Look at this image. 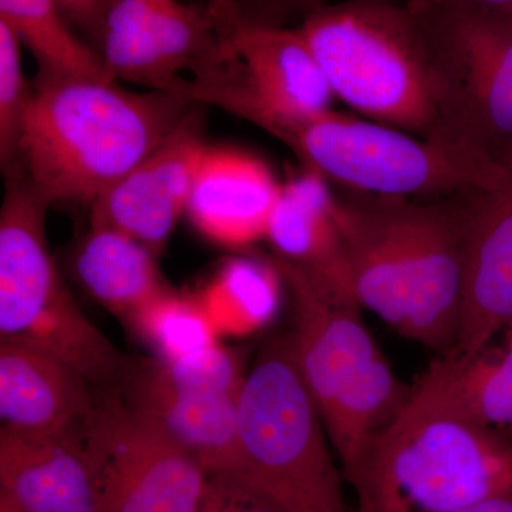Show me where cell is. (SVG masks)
<instances>
[{
	"label": "cell",
	"mask_w": 512,
	"mask_h": 512,
	"mask_svg": "<svg viewBox=\"0 0 512 512\" xmlns=\"http://www.w3.org/2000/svg\"><path fill=\"white\" fill-rule=\"evenodd\" d=\"M195 106L181 94L130 92L111 80L39 76L10 168H18L52 207L59 202L92 207Z\"/></svg>",
	"instance_id": "6da1fadb"
},
{
	"label": "cell",
	"mask_w": 512,
	"mask_h": 512,
	"mask_svg": "<svg viewBox=\"0 0 512 512\" xmlns=\"http://www.w3.org/2000/svg\"><path fill=\"white\" fill-rule=\"evenodd\" d=\"M336 99L426 140L451 136L447 87L429 20L400 0L330 3L296 26Z\"/></svg>",
	"instance_id": "7a4b0ae2"
},
{
	"label": "cell",
	"mask_w": 512,
	"mask_h": 512,
	"mask_svg": "<svg viewBox=\"0 0 512 512\" xmlns=\"http://www.w3.org/2000/svg\"><path fill=\"white\" fill-rule=\"evenodd\" d=\"M349 483L356 512H454L512 495V441L417 384Z\"/></svg>",
	"instance_id": "3957f363"
},
{
	"label": "cell",
	"mask_w": 512,
	"mask_h": 512,
	"mask_svg": "<svg viewBox=\"0 0 512 512\" xmlns=\"http://www.w3.org/2000/svg\"><path fill=\"white\" fill-rule=\"evenodd\" d=\"M272 261L291 296L293 359L349 481L412 390L377 348L352 292L275 256Z\"/></svg>",
	"instance_id": "277c9868"
},
{
	"label": "cell",
	"mask_w": 512,
	"mask_h": 512,
	"mask_svg": "<svg viewBox=\"0 0 512 512\" xmlns=\"http://www.w3.org/2000/svg\"><path fill=\"white\" fill-rule=\"evenodd\" d=\"M325 424L289 336L269 343L238 402V476L282 512H348Z\"/></svg>",
	"instance_id": "5b68a950"
},
{
	"label": "cell",
	"mask_w": 512,
	"mask_h": 512,
	"mask_svg": "<svg viewBox=\"0 0 512 512\" xmlns=\"http://www.w3.org/2000/svg\"><path fill=\"white\" fill-rule=\"evenodd\" d=\"M279 141L303 167L346 191L410 200H443L504 180V161L466 144L426 140L328 110L299 121Z\"/></svg>",
	"instance_id": "8992f818"
},
{
	"label": "cell",
	"mask_w": 512,
	"mask_h": 512,
	"mask_svg": "<svg viewBox=\"0 0 512 512\" xmlns=\"http://www.w3.org/2000/svg\"><path fill=\"white\" fill-rule=\"evenodd\" d=\"M220 42L181 94L279 138L299 121L332 110L325 73L296 28L217 20Z\"/></svg>",
	"instance_id": "52a82bcc"
},
{
	"label": "cell",
	"mask_w": 512,
	"mask_h": 512,
	"mask_svg": "<svg viewBox=\"0 0 512 512\" xmlns=\"http://www.w3.org/2000/svg\"><path fill=\"white\" fill-rule=\"evenodd\" d=\"M96 480L99 512H197L210 473L127 409L113 393L97 399L74 430Z\"/></svg>",
	"instance_id": "ba28073f"
},
{
	"label": "cell",
	"mask_w": 512,
	"mask_h": 512,
	"mask_svg": "<svg viewBox=\"0 0 512 512\" xmlns=\"http://www.w3.org/2000/svg\"><path fill=\"white\" fill-rule=\"evenodd\" d=\"M412 3L439 47L451 136L501 161L512 147V16Z\"/></svg>",
	"instance_id": "9c48e42d"
},
{
	"label": "cell",
	"mask_w": 512,
	"mask_h": 512,
	"mask_svg": "<svg viewBox=\"0 0 512 512\" xmlns=\"http://www.w3.org/2000/svg\"><path fill=\"white\" fill-rule=\"evenodd\" d=\"M0 210V339L39 346L84 313L57 271L47 245L52 205L18 168L6 171Z\"/></svg>",
	"instance_id": "30bf717a"
},
{
	"label": "cell",
	"mask_w": 512,
	"mask_h": 512,
	"mask_svg": "<svg viewBox=\"0 0 512 512\" xmlns=\"http://www.w3.org/2000/svg\"><path fill=\"white\" fill-rule=\"evenodd\" d=\"M218 42L217 19L205 5L114 0L104 19L99 52L113 82L181 94Z\"/></svg>",
	"instance_id": "8fae6325"
},
{
	"label": "cell",
	"mask_w": 512,
	"mask_h": 512,
	"mask_svg": "<svg viewBox=\"0 0 512 512\" xmlns=\"http://www.w3.org/2000/svg\"><path fill=\"white\" fill-rule=\"evenodd\" d=\"M473 192L407 201L412 299L403 335L453 352L464 299L468 218Z\"/></svg>",
	"instance_id": "7c38bea8"
},
{
	"label": "cell",
	"mask_w": 512,
	"mask_h": 512,
	"mask_svg": "<svg viewBox=\"0 0 512 512\" xmlns=\"http://www.w3.org/2000/svg\"><path fill=\"white\" fill-rule=\"evenodd\" d=\"M198 111L178 126L144 160L101 194L92 210V228L113 229L158 255L187 214L195 175L208 144Z\"/></svg>",
	"instance_id": "4fadbf2b"
},
{
	"label": "cell",
	"mask_w": 512,
	"mask_h": 512,
	"mask_svg": "<svg viewBox=\"0 0 512 512\" xmlns=\"http://www.w3.org/2000/svg\"><path fill=\"white\" fill-rule=\"evenodd\" d=\"M346 192L338 197V218L350 291L403 335L412 299L409 198Z\"/></svg>",
	"instance_id": "5bb4252c"
},
{
	"label": "cell",
	"mask_w": 512,
	"mask_h": 512,
	"mask_svg": "<svg viewBox=\"0 0 512 512\" xmlns=\"http://www.w3.org/2000/svg\"><path fill=\"white\" fill-rule=\"evenodd\" d=\"M127 409L157 427L210 474L239 470V394L214 396L175 386L160 360L128 362L111 386Z\"/></svg>",
	"instance_id": "9a60e30c"
},
{
	"label": "cell",
	"mask_w": 512,
	"mask_h": 512,
	"mask_svg": "<svg viewBox=\"0 0 512 512\" xmlns=\"http://www.w3.org/2000/svg\"><path fill=\"white\" fill-rule=\"evenodd\" d=\"M504 180L471 198L463 309L453 355L474 356L512 328V147Z\"/></svg>",
	"instance_id": "2e32d148"
},
{
	"label": "cell",
	"mask_w": 512,
	"mask_h": 512,
	"mask_svg": "<svg viewBox=\"0 0 512 512\" xmlns=\"http://www.w3.org/2000/svg\"><path fill=\"white\" fill-rule=\"evenodd\" d=\"M282 185L261 158L235 148L208 146L185 215L212 242L248 247L265 239Z\"/></svg>",
	"instance_id": "e0dca14e"
},
{
	"label": "cell",
	"mask_w": 512,
	"mask_h": 512,
	"mask_svg": "<svg viewBox=\"0 0 512 512\" xmlns=\"http://www.w3.org/2000/svg\"><path fill=\"white\" fill-rule=\"evenodd\" d=\"M93 384L57 357L18 340L0 339L2 427L66 436L97 406Z\"/></svg>",
	"instance_id": "ac0fdd59"
},
{
	"label": "cell",
	"mask_w": 512,
	"mask_h": 512,
	"mask_svg": "<svg viewBox=\"0 0 512 512\" xmlns=\"http://www.w3.org/2000/svg\"><path fill=\"white\" fill-rule=\"evenodd\" d=\"M0 493L25 512H99L93 468L73 434L2 427Z\"/></svg>",
	"instance_id": "d6986e66"
},
{
	"label": "cell",
	"mask_w": 512,
	"mask_h": 512,
	"mask_svg": "<svg viewBox=\"0 0 512 512\" xmlns=\"http://www.w3.org/2000/svg\"><path fill=\"white\" fill-rule=\"evenodd\" d=\"M265 239L275 258L350 291L338 195L319 174L305 168L282 185Z\"/></svg>",
	"instance_id": "ffe728a7"
},
{
	"label": "cell",
	"mask_w": 512,
	"mask_h": 512,
	"mask_svg": "<svg viewBox=\"0 0 512 512\" xmlns=\"http://www.w3.org/2000/svg\"><path fill=\"white\" fill-rule=\"evenodd\" d=\"M74 269L97 302L128 322L148 303L173 292L157 255L113 229L92 228L77 248Z\"/></svg>",
	"instance_id": "44dd1931"
},
{
	"label": "cell",
	"mask_w": 512,
	"mask_h": 512,
	"mask_svg": "<svg viewBox=\"0 0 512 512\" xmlns=\"http://www.w3.org/2000/svg\"><path fill=\"white\" fill-rule=\"evenodd\" d=\"M501 349L436 360L419 386L450 409L485 424L512 429V328Z\"/></svg>",
	"instance_id": "7402d4cb"
},
{
	"label": "cell",
	"mask_w": 512,
	"mask_h": 512,
	"mask_svg": "<svg viewBox=\"0 0 512 512\" xmlns=\"http://www.w3.org/2000/svg\"><path fill=\"white\" fill-rule=\"evenodd\" d=\"M0 22L28 47L39 76L110 80L99 50L74 32L55 0H0Z\"/></svg>",
	"instance_id": "603a6c76"
},
{
	"label": "cell",
	"mask_w": 512,
	"mask_h": 512,
	"mask_svg": "<svg viewBox=\"0 0 512 512\" xmlns=\"http://www.w3.org/2000/svg\"><path fill=\"white\" fill-rule=\"evenodd\" d=\"M282 289L284 282L274 261L232 258L197 299L217 333L244 336L275 318Z\"/></svg>",
	"instance_id": "cb8c5ba5"
},
{
	"label": "cell",
	"mask_w": 512,
	"mask_h": 512,
	"mask_svg": "<svg viewBox=\"0 0 512 512\" xmlns=\"http://www.w3.org/2000/svg\"><path fill=\"white\" fill-rule=\"evenodd\" d=\"M141 339L163 362H175L218 343L217 330L198 299L170 292L130 320Z\"/></svg>",
	"instance_id": "d4e9b609"
},
{
	"label": "cell",
	"mask_w": 512,
	"mask_h": 512,
	"mask_svg": "<svg viewBox=\"0 0 512 512\" xmlns=\"http://www.w3.org/2000/svg\"><path fill=\"white\" fill-rule=\"evenodd\" d=\"M32 86L23 73L22 45L0 22V161L6 171L15 163L23 117Z\"/></svg>",
	"instance_id": "484cf974"
},
{
	"label": "cell",
	"mask_w": 512,
	"mask_h": 512,
	"mask_svg": "<svg viewBox=\"0 0 512 512\" xmlns=\"http://www.w3.org/2000/svg\"><path fill=\"white\" fill-rule=\"evenodd\" d=\"M160 362L168 379L187 392L231 396L241 393L245 380L237 357L220 343L175 362Z\"/></svg>",
	"instance_id": "4316f807"
},
{
	"label": "cell",
	"mask_w": 512,
	"mask_h": 512,
	"mask_svg": "<svg viewBox=\"0 0 512 512\" xmlns=\"http://www.w3.org/2000/svg\"><path fill=\"white\" fill-rule=\"evenodd\" d=\"M197 512H282L244 478L234 473H214Z\"/></svg>",
	"instance_id": "83f0119b"
},
{
	"label": "cell",
	"mask_w": 512,
	"mask_h": 512,
	"mask_svg": "<svg viewBox=\"0 0 512 512\" xmlns=\"http://www.w3.org/2000/svg\"><path fill=\"white\" fill-rule=\"evenodd\" d=\"M328 5L330 0H237L235 16L249 25L291 28V23L301 25L303 20Z\"/></svg>",
	"instance_id": "f1b7e54d"
},
{
	"label": "cell",
	"mask_w": 512,
	"mask_h": 512,
	"mask_svg": "<svg viewBox=\"0 0 512 512\" xmlns=\"http://www.w3.org/2000/svg\"><path fill=\"white\" fill-rule=\"evenodd\" d=\"M80 36L99 50L104 19L114 0H55Z\"/></svg>",
	"instance_id": "f546056e"
},
{
	"label": "cell",
	"mask_w": 512,
	"mask_h": 512,
	"mask_svg": "<svg viewBox=\"0 0 512 512\" xmlns=\"http://www.w3.org/2000/svg\"><path fill=\"white\" fill-rule=\"evenodd\" d=\"M457 12L512 16V0H421Z\"/></svg>",
	"instance_id": "4dcf8cb0"
},
{
	"label": "cell",
	"mask_w": 512,
	"mask_h": 512,
	"mask_svg": "<svg viewBox=\"0 0 512 512\" xmlns=\"http://www.w3.org/2000/svg\"><path fill=\"white\" fill-rule=\"evenodd\" d=\"M454 512H512V495L487 498L480 503L468 505Z\"/></svg>",
	"instance_id": "1f68e13d"
},
{
	"label": "cell",
	"mask_w": 512,
	"mask_h": 512,
	"mask_svg": "<svg viewBox=\"0 0 512 512\" xmlns=\"http://www.w3.org/2000/svg\"><path fill=\"white\" fill-rule=\"evenodd\" d=\"M237 0H204V5L210 9L215 19H228L235 13Z\"/></svg>",
	"instance_id": "d6a6232c"
},
{
	"label": "cell",
	"mask_w": 512,
	"mask_h": 512,
	"mask_svg": "<svg viewBox=\"0 0 512 512\" xmlns=\"http://www.w3.org/2000/svg\"><path fill=\"white\" fill-rule=\"evenodd\" d=\"M0 512H25L5 494L0 493Z\"/></svg>",
	"instance_id": "836d02e7"
},
{
	"label": "cell",
	"mask_w": 512,
	"mask_h": 512,
	"mask_svg": "<svg viewBox=\"0 0 512 512\" xmlns=\"http://www.w3.org/2000/svg\"><path fill=\"white\" fill-rule=\"evenodd\" d=\"M511 434H512V429H511Z\"/></svg>",
	"instance_id": "e575fe53"
}]
</instances>
